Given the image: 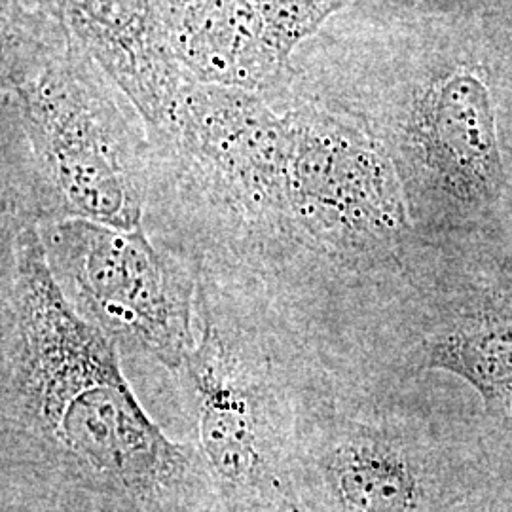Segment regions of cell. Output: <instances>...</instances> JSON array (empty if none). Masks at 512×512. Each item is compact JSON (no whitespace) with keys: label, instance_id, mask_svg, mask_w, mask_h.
<instances>
[{"label":"cell","instance_id":"6da1fadb","mask_svg":"<svg viewBox=\"0 0 512 512\" xmlns=\"http://www.w3.org/2000/svg\"><path fill=\"white\" fill-rule=\"evenodd\" d=\"M0 482L112 512H220L196 442L148 416L118 346L61 293L38 224L10 217H0Z\"/></svg>","mask_w":512,"mask_h":512},{"label":"cell","instance_id":"7a4b0ae2","mask_svg":"<svg viewBox=\"0 0 512 512\" xmlns=\"http://www.w3.org/2000/svg\"><path fill=\"white\" fill-rule=\"evenodd\" d=\"M112 84L63 19L2 0L0 217L145 226L147 129Z\"/></svg>","mask_w":512,"mask_h":512},{"label":"cell","instance_id":"3957f363","mask_svg":"<svg viewBox=\"0 0 512 512\" xmlns=\"http://www.w3.org/2000/svg\"><path fill=\"white\" fill-rule=\"evenodd\" d=\"M319 359L270 313L198 275L196 346L179 380L220 512H258L294 488L298 414Z\"/></svg>","mask_w":512,"mask_h":512},{"label":"cell","instance_id":"277c9868","mask_svg":"<svg viewBox=\"0 0 512 512\" xmlns=\"http://www.w3.org/2000/svg\"><path fill=\"white\" fill-rule=\"evenodd\" d=\"M291 128V272L281 323L323 355L338 283L393 270L408 236L393 162L365 131L293 92L272 97Z\"/></svg>","mask_w":512,"mask_h":512},{"label":"cell","instance_id":"5b68a950","mask_svg":"<svg viewBox=\"0 0 512 512\" xmlns=\"http://www.w3.org/2000/svg\"><path fill=\"white\" fill-rule=\"evenodd\" d=\"M48 266L73 310L129 351L183 370L196 346L198 274L158 245L145 226L112 228L65 219L38 226Z\"/></svg>","mask_w":512,"mask_h":512},{"label":"cell","instance_id":"8992f818","mask_svg":"<svg viewBox=\"0 0 512 512\" xmlns=\"http://www.w3.org/2000/svg\"><path fill=\"white\" fill-rule=\"evenodd\" d=\"M156 37L202 84L274 97L293 80L253 0H148Z\"/></svg>","mask_w":512,"mask_h":512},{"label":"cell","instance_id":"52a82bcc","mask_svg":"<svg viewBox=\"0 0 512 512\" xmlns=\"http://www.w3.org/2000/svg\"><path fill=\"white\" fill-rule=\"evenodd\" d=\"M414 164L450 188H490L499 173L484 88L458 76L421 97L404 128Z\"/></svg>","mask_w":512,"mask_h":512},{"label":"cell","instance_id":"ba28073f","mask_svg":"<svg viewBox=\"0 0 512 512\" xmlns=\"http://www.w3.org/2000/svg\"><path fill=\"white\" fill-rule=\"evenodd\" d=\"M63 19L139 110L160 105L179 65L156 37L148 0H31Z\"/></svg>","mask_w":512,"mask_h":512},{"label":"cell","instance_id":"9c48e42d","mask_svg":"<svg viewBox=\"0 0 512 512\" xmlns=\"http://www.w3.org/2000/svg\"><path fill=\"white\" fill-rule=\"evenodd\" d=\"M412 368L446 370L486 401H511L512 311L482 313L427 336L412 353Z\"/></svg>","mask_w":512,"mask_h":512},{"label":"cell","instance_id":"30bf717a","mask_svg":"<svg viewBox=\"0 0 512 512\" xmlns=\"http://www.w3.org/2000/svg\"><path fill=\"white\" fill-rule=\"evenodd\" d=\"M277 55L291 65L304 40L313 37L348 0H253Z\"/></svg>","mask_w":512,"mask_h":512},{"label":"cell","instance_id":"8fae6325","mask_svg":"<svg viewBox=\"0 0 512 512\" xmlns=\"http://www.w3.org/2000/svg\"><path fill=\"white\" fill-rule=\"evenodd\" d=\"M0 512H112L84 495L0 482Z\"/></svg>","mask_w":512,"mask_h":512},{"label":"cell","instance_id":"7c38bea8","mask_svg":"<svg viewBox=\"0 0 512 512\" xmlns=\"http://www.w3.org/2000/svg\"><path fill=\"white\" fill-rule=\"evenodd\" d=\"M258 512H315L310 507V503L300 495V492L293 488L291 492L281 495L279 499H275L272 505H268L266 509Z\"/></svg>","mask_w":512,"mask_h":512}]
</instances>
